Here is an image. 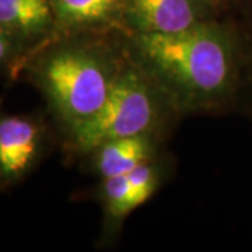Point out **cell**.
<instances>
[{
    "instance_id": "obj_1",
    "label": "cell",
    "mask_w": 252,
    "mask_h": 252,
    "mask_svg": "<svg viewBox=\"0 0 252 252\" xmlns=\"http://www.w3.org/2000/svg\"><path fill=\"white\" fill-rule=\"evenodd\" d=\"M142 69L185 108H212L240 93L243 41L234 28L207 20L174 34H136Z\"/></svg>"
},
{
    "instance_id": "obj_2",
    "label": "cell",
    "mask_w": 252,
    "mask_h": 252,
    "mask_svg": "<svg viewBox=\"0 0 252 252\" xmlns=\"http://www.w3.org/2000/svg\"><path fill=\"white\" fill-rule=\"evenodd\" d=\"M119 70L102 48L69 45L42 62L39 80L55 111L73 132L102 107Z\"/></svg>"
},
{
    "instance_id": "obj_9",
    "label": "cell",
    "mask_w": 252,
    "mask_h": 252,
    "mask_svg": "<svg viewBox=\"0 0 252 252\" xmlns=\"http://www.w3.org/2000/svg\"><path fill=\"white\" fill-rule=\"evenodd\" d=\"M158 184V177L153 165L144 162L132 172H129V196H127V213L142 206L152 198Z\"/></svg>"
},
{
    "instance_id": "obj_10",
    "label": "cell",
    "mask_w": 252,
    "mask_h": 252,
    "mask_svg": "<svg viewBox=\"0 0 252 252\" xmlns=\"http://www.w3.org/2000/svg\"><path fill=\"white\" fill-rule=\"evenodd\" d=\"M129 196V174L107 178L104 182V199L107 210L114 219L125 217L127 213Z\"/></svg>"
},
{
    "instance_id": "obj_13",
    "label": "cell",
    "mask_w": 252,
    "mask_h": 252,
    "mask_svg": "<svg viewBox=\"0 0 252 252\" xmlns=\"http://www.w3.org/2000/svg\"><path fill=\"white\" fill-rule=\"evenodd\" d=\"M202 1H203V3H206L210 9H215V7H217V6L224 4L225 1H228V0H202Z\"/></svg>"
},
{
    "instance_id": "obj_8",
    "label": "cell",
    "mask_w": 252,
    "mask_h": 252,
    "mask_svg": "<svg viewBox=\"0 0 252 252\" xmlns=\"http://www.w3.org/2000/svg\"><path fill=\"white\" fill-rule=\"evenodd\" d=\"M0 24L10 35L34 39L55 24L51 0H0Z\"/></svg>"
},
{
    "instance_id": "obj_12",
    "label": "cell",
    "mask_w": 252,
    "mask_h": 252,
    "mask_svg": "<svg viewBox=\"0 0 252 252\" xmlns=\"http://www.w3.org/2000/svg\"><path fill=\"white\" fill-rule=\"evenodd\" d=\"M10 36L11 35L7 32V30L0 24V62H3L9 54Z\"/></svg>"
},
{
    "instance_id": "obj_4",
    "label": "cell",
    "mask_w": 252,
    "mask_h": 252,
    "mask_svg": "<svg viewBox=\"0 0 252 252\" xmlns=\"http://www.w3.org/2000/svg\"><path fill=\"white\" fill-rule=\"evenodd\" d=\"M202 0H125L124 18L135 34H174L209 20Z\"/></svg>"
},
{
    "instance_id": "obj_7",
    "label": "cell",
    "mask_w": 252,
    "mask_h": 252,
    "mask_svg": "<svg viewBox=\"0 0 252 252\" xmlns=\"http://www.w3.org/2000/svg\"><path fill=\"white\" fill-rule=\"evenodd\" d=\"M55 24L67 31L101 28L124 14L125 0H51Z\"/></svg>"
},
{
    "instance_id": "obj_6",
    "label": "cell",
    "mask_w": 252,
    "mask_h": 252,
    "mask_svg": "<svg viewBox=\"0 0 252 252\" xmlns=\"http://www.w3.org/2000/svg\"><path fill=\"white\" fill-rule=\"evenodd\" d=\"M94 152H97V171L107 180L111 177L126 175L139 165L150 161L154 154V142L152 133L127 136L109 140Z\"/></svg>"
},
{
    "instance_id": "obj_3",
    "label": "cell",
    "mask_w": 252,
    "mask_h": 252,
    "mask_svg": "<svg viewBox=\"0 0 252 252\" xmlns=\"http://www.w3.org/2000/svg\"><path fill=\"white\" fill-rule=\"evenodd\" d=\"M156 83L142 67H121L102 107L72 132L74 146L89 153L114 139L152 133L158 119Z\"/></svg>"
},
{
    "instance_id": "obj_5",
    "label": "cell",
    "mask_w": 252,
    "mask_h": 252,
    "mask_svg": "<svg viewBox=\"0 0 252 252\" xmlns=\"http://www.w3.org/2000/svg\"><path fill=\"white\" fill-rule=\"evenodd\" d=\"M39 140L35 122L24 117L0 118V180L23 177L35 161Z\"/></svg>"
},
{
    "instance_id": "obj_11",
    "label": "cell",
    "mask_w": 252,
    "mask_h": 252,
    "mask_svg": "<svg viewBox=\"0 0 252 252\" xmlns=\"http://www.w3.org/2000/svg\"><path fill=\"white\" fill-rule=\"evenodd\" d=\"M243 41V72H241V86L240 91L245 90L252 101V30L241 32Z\"/></svg>"
}]
</instances>
